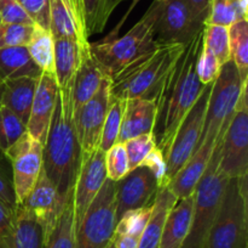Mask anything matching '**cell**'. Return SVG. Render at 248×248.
<instances>
[{"label": "cell", "mask_w": 248, "mask_h": 248, "mask_svg": "<svg viewBox=\"0 0 248 248\" xmlns=\"http://www.w3.org/2000/svg\"><path fill=\"white\" fill-rule=\"evenodd\" d=\"M188 2L196 18L202 21L205 24V19L207 17L208 11H210L211 0H188Z\"/></svg>", "instance_id": "45"}, {"label": "cell", "mask_w": 248, "mask_h": 248, "mask_svg": "<svg viewBox=\"0 0 248 248\" xmlns=\"http://www.w3.org/2000/svg\"><path fill=\"white\" fill-rule=\"evenodd\" d=\"M101 148L94 151L90 157L80 158L74 182V219L75 226L81 221L87 208L104 181L108 179L106 170V159Z\"/></svg>", "instance_id": "15"}, {"label": "cell", "mask_w": 248, "mask_h": 248, "mask_svg": "<svg viewBox=\"0 0 248 248\" xmlns=\"http://www.w3.org/2000/svg\"><path fill=\"white\" fill-rule=\"evenodd\" d=\"M73 87L58 89L57 101L43 145V168L64 201L74 189L80 148L74 125Z\"/></svg>", "instance_id": "2"}, {"label": "cell", "mask_w": 248, "mask_h": 248, "mask_svg": "<svg viewBox=\"0 0 248 248\" xmlns=\"http://www.w3.org/2000/svg\"><path fill=\"white\" fill-rule=\"evenodd\" d=\"M33 18L35 24L50 29L48 0H16Z\"/></svg>", "instance_id": "42"}, {"label": "cell", "mask_w": 248, "mask_h": 248, "mask_svg": "<svg viewBox=\"0 0 248 248\" xmlns=\"http://www.w3.org/2000/svg\"><path fill=\"white\" fill-rule=\"evenodd\" d=\"M159 189L156 177L145 165L128 172L116 182V220L130 209L154 204Z\"/></svg>", "instance_id": "14"}, {"label": "cell", "mask_w": 248, "mask_h": 248, "mask_svg": "<svg viewBox=\"0 0 248 248\" xmlns=\"http://www.w3.org/2000/svg\"><path fill=\"white\" fill-rule=\"evenodd\" d=\"M211 89H212V83L205 85L201 95L188 112L186 118L183 119L174 135L169 153L165 157L166 177L169 184L173 179L174 175L188 162L198 146L199 139L202 133L203 123H205Z\"/></svg>", "instance_id": "9"}, {"label": "cell", "mask_w": 248, "mask_h": 248, "mask_svg": "<svg viewBox=\"0 0 248 248\" xmlns=\"http://www.w3.org/2000/svg\"><path fill=\"white\" fill-rule=\"evenodd\" d=\"M126 0H80L87 35L102 33L114 10Z\"/></svg>", "instance_id": "30"}, {"label": "cell", "mask_w": 248, "mask_h": 248, "mask_svg": "<svg viewBox=\"0 0 248 248\" xmlns=\"http://www.w3.org/2000/svg\"><path fill=\"white\" fill-rule=\"evenodd\" d=\"M4 156L11 165L17 204H22L33 190L43 169V143L26 131L5 151Z\"/></svg>", "instance_id": "11"}, {"label": "cell", "mask_w": 248, "mask_h": 248, "mask_svg": "<svg viewBox=\"0 0 248 248\" xmlns=\"http://www.w3.org/2000/svg\"><path fill=\"white\" fill-rule=\"evenodd\" d=\"M104 159H106L107 177L111 181L118 182L130 172L127 153L124 143H114L109 150L106 151Z\"/></svg>", "instance_id": "37"}, {"label": "cell", "mask_w": 248, "mask_h": 248, "mask_svg": "<svg viewBox=\"0 0 248 248\" xmlns=\"http://www.w3.org/2000/svg\"><path fill=\"white\" fill-rule=\"evenodd\" d=\"M26 48L41 72L55 74V38L50 29L35 24Z\"/></svg>", "instance_id": "28"}, {"label": "cell", "mask_w": 248, "mask_h": 248, "mask_svg": "<svg viewBox=\"0 0 248 248\" xmlns=\"http://www.w3.org/2000/svg\"><path fill=\"white\" fill-rule=\"evenodd\" d=\"M116 182L107 179L75 226V248H107L116 228Z\"/></svg>", "instance_id": "8"}, {"label": "cell", "mask_w": 248, "mask_h": 248, "mask_svg": "<svg viewBox=\"0 0 248 248\" xmlns=\"http://www.w3.org/2000/svg\"><path fill=\"white\" fill-rule=\"evenodd\" d=\"M140 237L130 235H121V233H114L113 245L114 248H138Z\"/></svg>", "instance_id": "46"}, {"label": "cell", "mask_w": 248, "mask_h": 248, "mask_svg": "<svg viewBox=\"0 0 248 248\" xmlns=\"http://www.w3.org/2000/svg\"><path fill=\"white\" fill-rule=\"evenodd\" d=\"M186 44L156 40L154 48L142 53L111 78V96L121 100L140 97L155 101L162 83L176 65Z\"/></svg>", "instance_id": "3"}, {"label": "cell", "mask_w": 248, "mask_h": 248, "mask_svg": "<svg viewBox=\"0 0 248 248\" xmlns=\"http://www.w3.org/2000/svg\"><path fill=\"white\" fill-rule=\"evenodd\" d=\"M203 44L211 49L220 65L232 61L229 45V27L205 26L203 27Z\"/></svg>", "instance_id": "34"}, {"label": "cell", "mask_w": 248, "mask_h": 248, "mask_svg": "<svg viewBox=\"0 0 248 248\" xmlns=\"http://www.w3.org/2000/svg\"><path fill=\"white\" fill-rule=\"evenodd\" d=\"M6 162V158L0 159V201L10 209L15 211L18 204L15 195L11 168L7 165Z\"/></svg>", "instance_id": "41"}, {"label": "cell", "mask_w": 248, "mask_h": 248, "mask_svg": "<svg viewBox=\"0 0 248 248\" xmlns=\"http://www.w3.org/2000/svg\"><path fill=\"white\" fill-rule=\"evenodd\" d=\"M178 198L173 195L170 186L160 187L153 204V213L149 221L140 238L138 248H159L161 240L162 228L165 219L171 211L172 207L177 203Z\"/></svg>", "instance_id": "24"}, {"label": "cell", "mask_w": 248, "mask_h": 248, "mask_svg": "<svg viewBox=\"0 0 248 248\" xmlns=\"http://www.w3.org/2000/svg\"><path fill=\"white\" fill-rule=\"evenodd\" d=\"M89 49L90 43L81 45L72 39L55 38V74L58 89L74 85L75 75Z\"/></svg>", "instance_id": "22"}, {"label": "cell", "mask_w": 248, "mask_h": 248, "mask_svg": "<svg viewBox=\"0 0 248 248\" xmlns=\"http://www.w3.org/2000/svg\"><path fill=\"white\" fill-rule=\"evenodd\" d=\"M41 71L29 56L26 46L0 49V88L7 80L22 77H35Z\"/></svg>", "instance_id": "26"}, {"label": "cell", "mask_w": 248, "mask_h": 248, "mask_svg": "<svg viewBox=\"0 0 248 248\" xmlns=\"http://www.w3.org/2000/svg\"><path fill=\"white\" fill-rule=\"evenodd\" d=\"M246 83L248 79H242L232 61L222 66L219 75L212 83L205 123L196 148L203 145L215 150L222 142Z\"/></svg>", "instance_id": "6"}, {"label": "cell", "mask_w": 248, "mask_h": 248, "mask_svg": "<svg viewBox=\"0 0 248 248\" xmlns=\"http://www.w3.org/2000/svg\"><path fill=\"white\" fill-rule=\"evenodd\" d=\"M160 7L161 0H154L142 18L123 36L90 43V51L106 77L111 79L125 66L154 48Z\"/></svg>", "instance_id": "4"}, {"label": "cell", "mask_w": 248, "mask_h": 248, "mask_svg": "<svg viewBox=\"0 0 248 248\" xmlns=\"http://www.w3.org/2000/svg\"><path fill=\"white\" fill-rule=\"evenodd\" d=\"M110 99V79L102 80L93 97L74 113V125L77 131L80 158H87L99 148L104 121Z\"/></svg>", "instance_id": "12"}, {"label": "cell", "mask_w": 248, "mask_h": 248, "mask_svg": "<svg viewBox=\"0 0 248 248\" xmlns=\"http://www.w3.org/2000/svg\"><path fill=\"white\" fill-rule=\"evenodd\" d=\"M2 23V22H1V16H0V24H1Z\"/></svg>", "instance_id": "50"}, {"label": "cell", "mask_w": 248, "mask_h": 248, "mask_svg": "<svg viewBox=\"0 0 248 248\" xmlns=\"http://www.w3.org/2000/svg\"><path fill=\"white\" fill-rule=\"evenodd\" d=\"M140 0H132V2H131L130 7H128V10H127V11H126V14L124 15L123 17H121V19H120V21H119V23L116 24L115 28H114L113 31H111L110 33H109L108 35H107L104 39H115V38H118L119 34H120L121 27H123L124 24H125L126 19L128 18V16H130V14H131V12H132V10L135 9L136 6H137V4H138V2H140Z\"/></svg>", "instance_id": "47"}, {"label": "cell", "mask_w": 248, "mask_h": 248, "mask_svg": "<svg viewBox=\"0 0 248 248\" xmlns=\"http://www.w3.org/2000/svg\"><path fill=\"white\" fill-rule=\"evenodd\" d=\"M155 118H156V102L154 100L140 99V97L125 100L118 142L123 143L128 139L153 133Z\"/></svg>", "instance_id": "19"}, {"label": "cell", "mask_w": 248, "mask_h": 248, "mask_svg": "<svg viewBox=\"0 0 248 248\" xmlns=\"http://www.w3.org/2000/svg\"><path fill=\"white\" fill-rule=\"evenodd\" d=\"M43 228L23 204L15 209L11 231L0 240V248H43Z\"/></svg>", "instance_id": "20"}, {"label": "cell", "mask_w": 248, "mask_h": 248, "mask_svg": "<svg viewBox=\"0 0 248 248\" xmlns=\"http://www.w3.org/2000/svg\"><path fill=\"white\" fill-rule=\"evenodd\" d=\"M123 143L125 145L126 153H127L130 172L140 167L145 160V158L149 156V153L156 147V142H155V138L153 133L143 134V135L128 139Z\"/></svg>", "instance_id": "36"}, {"label": "cell", "mask_w": 248, "mask_h": 248, "mask_svg": "<svg viewBox=\"0 0 248 248\" xmlns=\"http://www.w3.org/2000/svg\"><path fill=\"white\" fill-rule=\"evenodd\" d=\"M220 145L216 146L207 168L194 191V209L190 230L182 248H203L211 228L219 212L229 177L219 169Z\"/></svg>", "instance_id": "7"}, {"label": "cell", "mask_w": 248, "mask_h": 248, "mask_svg": "<svg viewBox=\"0 0 248 248\" xmlns=\"http://www.w3.org/2000/svg\"><path fill=\"white\" fill-rule=\"evenodd\" d=\"M27 131L23 122L5 105L0 104V150L4 153Z\"/></svg>", "instance_id": "33"}, {"label": "cell", "mask_w": 248, "mask_h": 248, "mask_svg": "<svg viewBox=\"0 0 248 248\" xmlns=\"http://www.w3.org/2000/svg\"><path fill=\"white\" fill-rule=\"evenodd\" d=\"M43 248H75L74 189L65 197L55 225L44 235Z\"/></svg>", "instance_id": "27"}, {"label": "cell", "mask_w": 248, "mask_h": 248, "mask_svg": "<svg viewBox=\"0 0 248 248\" xmlns=\"http://www.w3.org/2000/svg\"><path fill=\"white\" fill-rule=\"evenodd\" d=\"M0 16L2 23H17L27 24V26L35 24L28 12L16 0H0Z\"/></svg>", "instance_id": "40"}, {"label": "cell", "mask_w": 248, "mask_h": 248, "mask_svg": "<svg viewBox=\"0 0 248 248\" xmlns=\"http://www.w3.org/2000/svg\"><path fill=\"white\" fill-rule=\"evenodd\" d=\"M240 19H248V0H211L205 26L230 27Z\"/></svg>", "instance_id": "29"}, {"label": "cell", "mask_w": 248, "mask_h": 248, "mask_svg": "<svg viewBox=\"0 0 248 248\" xmlns=\"http://www.w3.org/2000/svg\"><path fill=\"white\" fill-rule=\"evenodd\" d=\"M203 248H248V174L229 179Z\"/></svg>", "instance_id": "5"}, {"label": "cell", "mask_w": 248, "mask_h": 248, "mask_svg": "<svg viewBox=\"0 0 248 248\" xmlns=\"http://www.w3.org/2000/svg\"><path fill=\"white\" fill-rule=\"evenodd\" d=\"M202 33L203 29L186 44L183 53L167 74L155 99L156 118L153 134L156 147L164 157L169 153L179 125L205 88L196 72L202 48Z\"/></svg>", "instance_id": "1"}, {"label": "cell", "mask_w": 248, "mask_h": 248, "mask_svg": "<svg viewBox=\"0 0 248 248\" xmlns=\"http://www.w3.org/2000/svg\"><path fill=\"white\" fill-rule=\"evenodd\" d=\"M58 96V84L56 74L41 72L36 84L35 94L31 102L27 131L33 138L45 143L48 126Z\"/></svg>", "instance_id": "16"}, {"label": "cell", "mask_w": 248, "mask_h": 248, "mask_svg": "<svg viewBox=\"0 0 248 248\" xmlns=\"http://www.w3.org/2000/svg\"><path fill=\"white\" fill-rule=\"evenodd\" d=\"M14 215L15 211L10 209L0 201V240H2L11 231Z\"/></svg>", "instance_id": "44"}, {"label": "cell", "mask_w": 248, "mask_h": 248, "mask_svg": "<svg viewBox=\"0 0 248 248\" xmlns=\"http://www.w3.org/2000/svg\"><path fill=\"white\" fill-rule=\"evenodd\" d=\"M104 78L106 75L103 74L89 49L84 53V57L75 75L74 88H73L74 113L79 111L91 97H93Z\"/></svg>", "instance_id": "25"}, {"label": "cell", "mask_w": 248, "mask_h": 248, "mask_svg": "<svg viewBox=\"0 0 248 248\" xmlns=\"http://www.w3.org/2000/svg\"><path fill=\"white\" fill-rule=\"evenodd\" d=\"M34 26L17 23L0 24V49L27 46Z\"/></svg>", "instance_id": "38"}, {"label": "cell", "mask_w": 248, "mask_h": 248, "mask_svg": "<svg viewBox=\"0 0 248 248\" xmlns=\"http://www.w3.org/2000/svg\"><path fill=\"white\" fill-rule=\"evenodd\" d=\"M124 107H125V100L116 99V97L110 95L108 112H107L103 130H102L101 145H99V148H101L103 152H106V151L109 150L114 143L118 142V136L119 131H120Z\"/></svg>", "instance_id": "32"}, {"label": "cell", "mask_w": 248, "mask_h": 248, "mask_svg": "<svg viewBox=\"0 0 248 248\" xmlns=\"http://www.w3.org/2000/svg\"><path fill=\"white\" fill-rule=\"evenodd\" d=\"M247 84L242 89L235 113L220 145L219 169L229 179L248 174Z\"/></svg>", "instance_id": "10"}, {"label": "cell", "mask_w": 248, "mask_h": 248, "mask_svg": "<svg viewBox=\"0 0 248 248\" xmlns=\"http://www.w3.org/2000/svg\"><path fill=\"white\" fill-rule=\"evenodd\" d=\"M205 27L198 19L188 0H161L155 26V39L160 43L186 44Z\"/></svg>", "instance_id": "13"}, {"label": "cell", "mask_w": 248, "mask_h": 248, "mask_svg": "<svg viewBox=\"0 0 248 248\" xmlns=\"http://www.w3.org/2000/svg\"><path fill=\"white\" fill-rule=\"evenodd\" d=\"M230 58L242 79H248V19H240L229 27Z\"/></svg>", "instance_id": "31"}, {"label": "cell", "mask_w": 248, "mask_h": 248, "mask_svg": "<svg viewBox=\"0 0 248 248\" xmlns=\"http://www.w3.org/2000/svg\"><path fill=\"white\" fill-rule=\"evenodd\" d=\"M4 88V87H2ZM2 88H0V101H1V94H2ZM4 158H6L4 156V153L1 152V150H0V159H4Z\"/></svg>", "instance_id": "48"}, {"label": "cell", "mask_w": 248, "mask_h": 248, "mask_svg": "<svg viewBox=\"0 0 248 248\" xmlns=\"http://www.w3.org/2000/svg\"><path fill=\"white\" fill-rule=\"evenodd\" d=\"M50 31L53 38H68L81 45L90 43L80 0H48Z\"/></svg>", "instance_id": "17"}, {"label": "cell", "mask_w": 248, "mask_h": 248, "mask_svg": "<svg viewBox=\"0 0 248 248\" xmlns=\"http://www.w3.org/2000/svg\"><path fill=\"white\" fill-rule=\"evenodd\" d=\"M22 204L34 214L45 235L57 221L64 201L60 197L57 189L43 168L33 190Z\"/></svg>", "instance_id": "18"}, {"label": "cell", "mask_w": 248, "mask_h": 248, "mask_svg": "<svg viewBox=\"0 0 248 248\" xmlns=\"http://www.w3.org/2000/svg\"><path fill=\"white\" fill-rule=\"evenodd\" d=\"M194 194L179 198L165 219L159 248H182L191 225Z\"/></svg>", "instance_id": "21"}, {"label": "cell", "mask_w": 248, "mask_h": 248, "mask_svg": "<svg viewBox=\"0 0 248 248\" xmlns=\"http://www.w3.org/2000/svg\"><path fill=\"white\" fill-rule=\"evenodd\" d=\"M152 213L153 204L152 206L130 209V211L125 212L118 220V223H116L115 233L130 235L140 238L148 221H149Z\"/></svg>", "instance_id": "35"}, {"label": "cell", "mask_w": 248, "mask_h": 248, "mask_svg": "<svg viewBox=\"0 0 248 248\" xmlns=\"http://www.w3.org/2000/svg\"><path fill=\"white\" fill-rule=\"evenodd\" d=\"M142 165H145L149 168L154 175L156 177L157 181H159V186H167L169 181L166 177V162H165V157L162 155L161 151L157 147H155L152 152L149 153L145 160L143 162Z\"/></svg>", "instance_id": "43"}, {"label": "cell", "mask_w": 248, "mask_h": 248, "mask_svg": "<svg viewBox=\"0 0 248 248\" xmlns=\"http://www.w3.org/2000/svg\"><path fill=\"white\" fill-rule=\"evenodd\" d=\"M220 70H222V65L218 62L217 57L211 51V49L206 44H203L202 39V48H201V53L198 58V65H196L199 79L203 85L211 84L217 79Z\"/></svg>", "instance_id": "39"}, {"label": "cell", "mask_w": 248, "mask_h": 248, "mask_svg": "<svg viewBox=\"0 0 248 248\" xmlns=\"http://www.w3.org/2000/svg\"><path fill=\"white\" fill-rule=\"evenodd\" d=\"M39 77H22L7 80L2 88L0 104L9 107L23 122L26 128Z\"/></svg>", "instance_id": "23"}, {"label": "cell", "mask_w": 248, "mask_h": 248, "mask_svg": "<svg viewBox=\"0 0 248 248\" xmlns=\"http://www.w3.org/2000/svg\"><path fill=\"white\" fill-rule=\"evenodd\" d=\"M107 248H114V245H113V242H111V243H110V245H109V246H108V247H107Z\"/></svg>", "instance_id": "49"}]
</instances>
